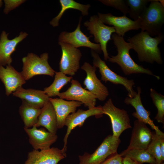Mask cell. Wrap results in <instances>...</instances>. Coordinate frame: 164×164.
Segmentation results:
<instances>
[{
  "instance_id": "obj_35",
  "label": "cell",
  "mask_w": 164,
  "mask_h": 164,
  "mask_svg": "<svg viewBox=\"0 0 164 164\" xmlns=\"http://www.w3.org/2000/svg\"><path fill=\"white\" fill-rule=\"evenodd\" d=\"M123 162L124 164H138V163L128 157H123Z\"/></svg>"
},
{
  "instance_id": "obj_13",
  "label": "cell",
  "mask_w": 164,
  "mask_h": 164,
  "mask_svg": "<svg viewBox=\"0 0 164 164\" xmlns=\"http://www.w3.org/2000/svg\"><path fill=\"white\" fill-rule=\"evenodd\" d=\"M100 20L104 24L112 26L115 30L116 34L123 37L125 33L131 30H138L140 29V17L134 21L127 17L125 15L117 16L110 13L103 14L98 13Z\"/></svg>"
},
{
  "instance_id": "obj_18",
  "label": "cell",
  "mask_w": 164,
  "mask_h": 164,
  "mask_svg": "<svg viewBox=\"0 0 164 164\" xmlns=\"http://www.w3.org/2000/svg\"><path fill=\"white\" fill-rule=\"evenodd\" d=\"M152 137V133L146 124L136 120L134 122L130 143L126 149H147Z\"/></svg>"
},
{
  "instance_id": "obj_5",
  "label": "cell",
  "mask_w": 164,
  "mask_h": 164,
  "mask_svg": "<svg viewBox=\"0 0 164 164\" xmlns=\"http://www.w3.org/2000/svg\"><path fill=\"white\" fill-rule=\"evenodd\" d=\"M119 138L109 135L92 154L85 152L79 155V164H101L112 155L117 152L121 142Z\"/></svg>"
},
{
  "instance_id": "obj_38",
  "label": "cell",
  "mask_w": 164,
  "mask_h": 164,
  "mask_svg": "<svg viewBox=\"0 0 164 164\" xmlns=\"http://www.w3.org/2000/svg\"><path fill=\"white\" fill-rule=\"evenodd\" d=\"M161 164H164V162H162Z\"/></svg>"
},
{
  "instance_id": "obj_36",
  "label": "cell",
  "mask_w": 164,
  "mask_h": 164,
  "mask_svg": "<svg viewBox=\"0 0 164 164\" xmlns=\"http://www.w3.org/2000/svg\"><path fill=\"white\" fill-rule=\"evenodd\" d=\"M3 2L2 0H0V8L2 6V5Z\"/></svg>"
},
{
  "instance_id": "obj_24",
  "label": "cell",
  "mask_w": 164,
  "mask_h": 164,
  "mask_svg": "<svg viewBox=\"0 0 164 164\" xmlns=\"http://www.w3.org/2000/svg\"><path fill=\"white\" fill-rule=\"evenodd\" d=\"M41 111V108L32 106L22 101L19 111L24 123V128L33 127L37 122Z\"/></svg>"
},
{
  "instance_id": "obj_27",
  "label": "cell",
  "mask_w": 164,
  "mask_h": 164,
  "mask_svg": "<svg viewBox=\"0 0 164 164\" xmlns=\"http://www.w3.org/2000/svg\"><path fill=\"white\" fill-rule=\"evenodd\" d=\"M54 80L49 87H45L43 91L49 97L58 96L61 89L70 82L73 79L71 76L67 77L61 72H55Z\"/></svg>"
},
{
  "instance_id": "obj_9",
  "label": "cell",
  "mask_w": 164,
  "mask_h": 164,
  "mask_svg": "<svg viewBox=\"0 0 164 164\" xmlns=\"http://www.w3.org/2000/svg\"><path fill=\"white\" fill-rule=\"evenodd\" d=\"M58 44L62 50L59 63L60 71L66 75L73 76L80 68L81 53L79 49L70 44L61 42H58Z\"/></svg>"
},
{
  "instance_id": "obj_21",
  "label": "cell",
  "mask_w": 164,
  "mask_h": 164,
  "mask_svg": "<svg viewBox=\"0 0 164 164\" xmlns=\"http://www.w3.org/2000/svg\"><path fill=\"white\" fill-rule=\"evenodd\" d=\"M137 90V94L134 97H126L124 100V103L126 104L131 105L135 108V111L132 114L137 120L149 125L155 132L161 131L158 127L154 124L153 121L150 118V112L147 110L142 104L141 97V88L138 87Z\"/></svg>"
},
{
  "instance_id": "obj_4",
  "label": "cell",
  "mask_w": 164,
  "mask_h": 164,
  "mask_svg": "<svg viewBox=\"0 0 164 164\" xmlns=\"http://www.w3.org/2000/svg\"><path fill=\"white\" fill-rule=\"evenodd\" d=\"M48 54L44 53L40 56L33 53H29L22 58V70L20 72L25 80L35 76L45 75L53 77L55 71L48 62Z\"/></svg>"
},
{
  "instance_id": "obj_32",
  "label": "cell",
  "mask_w": 164,
  "mask_h": 164,
  "mask_svg": "<svg viewBox=\"0 0 164 164\" xmlns=\"http://www.w3.org/2000/svg\"><path fill=\"white\" fill-rule=\"evenodd\" d=\"M5 8L4 13L8 14L10 11L15 9L25 2L24 0H4Z\"/></svg>"
},
{
  "instance_id": "obj_11",
  "label": "cell",
  "mask_w": 164,
  "mask_h": 164,
  "mask_svg": "<svg viewBox=\"0 0 164 164\" xmlns=\"http://www.w3.org/2000/svg\"><path fill=\"white\" fill-rule=\"evenodd\" d=\"M71 84L66 91L60 93V98L69 101L80 102L86 107L91 109L94 108L96 104V96L88 91L83 88L79 82L72 79Z\"/></svg>"
},
{
  "instance_id": "obj_14",
  "label": "cell",
  "mask_w": 164,
  "mask_h": 164,
  "mask_svg": "<svg viewBox=\"0 0 164 164\" xmlns=\"http://www.w3.org/2000/svg\"><path fill=\"white\" fill-rule=\"evenodd\" d=\"M82 19L80 17L77 26L74 31L72 32L63 31L60 34L58 42L68 43L77 48L82 46L87 47L98 53H101L102 50L100 45L91 42L90 37L87 36L81 31L80 26Z\"/></svg>"
},
{
  "instance_id": "obj_34",
  "label": "cell",
  "mask_w": 164,
  "mask_h": 164,
  "mask_svg": "<svg viewBox=\"0 0 164 164\" xmlns=\"http://www.w3.org/2000/svg\"><path fill=\"white\" fill-rule=\"evenodd\" d=\"M160 153L162 161H164V135L161 138L160 144Z\"/></svg>"
},
{
  "instance_id": "obj_26",
  "label": "cell",
  "mask_w": 164,
  "mask_h": 164,
  "mask_svg": "<svg viewBox=\"0 0 164 164\" xmlns=\"http://www.w3.org/2000/svg\"><path fill=\"white\" fill-rule=\"evenodd\" d=\"M120 154L122 157L129 158L137 163L157 164L154 157L146 149H125Z\"/></svg>"
},
{
  "instance_id": "obj_30",
  "label": "cell",
  "mask_w": 164,
  "mask_h": 164,
  "mask_svg": "<svg viewBox=\"0 0 164 164\" xmlns=\"http://www.w3.org/2000/svg\"><path fill=\"white\" fill-rule=\"evenodd\" d=\"M150 95L157 110V113L155 119L158 122L164 124V96L152 88L150 89Z\"/></svg>"
},
{
  "instance_id": "obj_23",
  "label": "cell",
  "mask_w": 164,
  "mask_h": 164,
  "mask_svg": "<svg viewBox=\"0 0 164 164\" xmlns=\"http://www.w3.org/2000/svg\"><path fill=\"white\" fill-rule=\"evenodd\" d=\"M34 126L43 127L49 132L56 134L58 129L57 117L54 107L50 101L41 108L38 121Z\"/></svg>"
},
{
  "instance_id": "obj_15",
  "label": "cell",
  "mask_w": 164,
  "mask_h": 164,
  "mask_svg": "<svg viewBox=\"0 0 164 164\" xmlns=\"http://www.w3.org/2000/svg\"><path fill=\"white\" fill-rule=\"evenodd\" d=\"M62 149L52 147L40 151L33 149L28 153L24 164H57L65 158Z\"/></svg>"
},
{
  "instance_id": "obj_20",
  "label": "cell",
  "mask_w": 164,
  "mask_h": 164,
  "mask_svg": "<svg viewBox=\"0 0 164 164\" xmlns=\"http://www.w3.org/2000/svg\"><path fill=\"white\" fill-rule=\"evenodd\" d=\"M56 114L58 129L63 128L64 126L65 119L70 114L76 111L77 108L82 103L74 101H66L60 98H49Z\"/></svg>"
},
{
  "instance_id": "obj_29",
  "label": "cell",
  "mask_w": 164,
  "mask_h": 164,
  "mask_svg": "<svg viewBox=\"0 0 164 164\" xmlns=\"http://www.w3.org/2000/svg\"><path fill=\"white\" fill-rule=\"evenodd\" d=\"M164 135L161 131L152 133V139L146 149L154 157L157 164H161L164 162L162 160L160 149L161 138Z\"/></svg>"
},
{
  "instance_id": "obj_10",
  "label": "cell",
  "mask_w": 164,
  "mask_h": 164,
  "mask_svg": "<svg viewBox=\"0 0 164 164\" xmlns=\"http://www.w3.org/2000/svg\"><path fill=\"white\" fill-rule=\"evenodd\" d=\"M103 114L104 112L102 106H99L87 110L79 109L76 112L71 113L67 116L64 123V125L67 127V131L63 140L64 146L61 149L65 157H66L67 140L72 130L77 126H82L86 120L89 117L93 116L99 117Z\"/></svg>"
},
{
  "instance_id": "obj_17",
  "label": "cell",
  "mask_w": 164,
  "mask_h": 164,
  "mask_svg": "<svg viewBox=\"0 0 164 164\" xmlns=\"http://www.w3.org/2000/svg\"><path fill=\"white\" fill-rule=\"evenodd\" d=\"M8 33L3 31L0 36V65L3 66L11 65V56L15 50L18 44L28 35L26 32H21L18 36L12 39L8 38Z\"/></svg>"
},
{
  "instance_id": "obj_2",
  "label": "cell",
  "mask_w": 164,
  "mask_h": 164,
  "mask_svg": "<svg viewBox=\"0 0 164 164\" xmlns=\"http://www.w3.org/2000/svg\"><path fill=\"white\" fill-rule=\"evenodd\" d=\"M111 38L117 48L118 54L115 56L109 57L108 60L109 61L117 64L125 75L145 73L154 76L158 80L160 79L159 77L154 74L149 69L144 68L134 61L129 54V51L132 49L131 45L130 43L125 41L123 37L114 33Z\"/></svg>"
},
{
  "instance_id": "obj_37",
  "label": "cell",
  "mask_w": 164,
  "mask_h": 164,
  "mask_svg": "<svg viewBox=\"0 0 164 164\" xmlns=\"http://www.w3.org/2000/svg\"><path fill=\"white\" fill-rule=\"evenodd\" d=\"M138 164H143L140 163H138Z\"/></svg>"
},
{
  "instance_id": "obj_6",
  "label": "cell",
  "mask_w": 164,
  "mask_h": 164,
  "mask_svg": "<svg viewBox=\"0 0 164 164\" xmlns=\"http://www.w3.org/2000/svg\"><path fill=\"white\" fill-rule=\"evenodd\" d=\"M91 54L93 57V66L99 68L101 80L105 83L109 81L114 84L122 85L127 91L128 97L133 98L135 96L137 93L133 89V87L135 84L133 80H129L113 71L105 62L101 59L98 54L94 50H91Z\"/></svg>"
},
{
  "instance_id": "obj_19",
  "label": "cell",
  "mask_w": 164,
  "mask_h": 164,
  "mask_svg": "<svg viewBox=\"0 0 164 164\" xmlns=\"http://www.w3.org/2000/svg\"><path fill=\"white\" fill-rule=\"evenodd\" d=\"M0 79L4 84L5 94L9 96L26 83L20 72L10 65L5 68L0 65Z\"/></svg>"
},
{
  "instance_id": "obj_31",
  "label": "cell",
  "mask_w": 164,
  "mask_h": 164,
  "mask_svg": "<svg viewBox=\"0 0 164 164\" xmlns=\"http://www.w3.org/2000/svg\"><path fill=\"white\" fill-rule=\"evenodd\" d=\"M99 1L104 5L120 10L123 14L124 15H126L128 13L129 8L125 0H100Z\"/></svg>"
},
{
  "instance_id": "obj_7",
  "label": "cell",
  "mask_w": 164,
  "mask_h": 164,
  "mask_svg": "<svg viewBox=\"0 0 164 164\" xmlns=\"http://www.w3.org/2000/svg\"><path fill=\"white\" fill-rule=\"evenodd\" d=\"M84 25L90 33L94 36V41L100 45L104 60H107L109 57L107 49V44L111 39L112 34L115 32L114 27L105 25L96 15L91 16L89 21L85 22Z\"/></svg>"
},
{
  "instance_id": "obj_28",
  "label": "cell",
  "mask_w": 164,
  "mask_h": 164,
  "mask_svg": "<svg viewBox=\"0 0 164 164\" xmlns=\"http://www.w3.org/2000/svg\"><path fill=\"white\" fill-rule=\"evenodd\" d=\"M126 3L129 7L128 14L134 21L138 19L147 7L149 0H126Z\"/></svg>"
},
{
  "instance_id": "obj_1",
  "label": "cell",
  "mask_w": 164,
  "mask_h": 164,
  "mask_svg": "<svg viewBox=\"0 0 164 164\" xmlns=\"http://www.w3.org/2000/svg\"><path fill=\"white\" fill-rule=\"evenodd\" d=\"M164 38L162 33L152 37L146 31H141L128 38L127 41L130 43L132 49L137 53L140 61L150 63L155 62L162 65L163 61L158 45Z\"/></svg>"
},
{
  "instance_id": "obj_22",
  "label": "cell",
  "mask_w": 164,
  "mask_h": 164,
  "mask_svg": "<svg viewBox=\"0 0 164 164\" xmlns=\"http://www.w3.org/2000/svg\"><path fill=\"white\" fill-rule=\"evenodd\" d=\"M12 94L14 96L20 98L29 104L40 108H42L49 101L50 97L43 91L25 89L22 87Z\"/></svg>"
},
{
  "instance_id": "obj_16",
  "label": "cell",
  "mask_w": 164,
  "mask_h": 164,
  "mask_svg": "<svg viewBox=\"0 0 164 164\" xmlns=\"http://www.w3.org/2000/svg\"><path fill=\"white\" fill-rule=\"evenodd\" d=\"M24 129L29 137V142L34 149H49L57 139L56 134L47 131L43 128L38 129L34 126L32 128H24Z\"/></svg>"
},
{
  "instance_id": "obj_3",
  "label": "cell",
  "mask_w": 164,
  "mask_h": 164,
  "mask_svg": "<svg viewBox=\"0 0 164 164\" xmlns=\"http://www.w3.org/2000/svg\"><path fill=\"white\" fill-rule=\"evenodd\" d=\"M140 18L141 31H146L151 36L162 33L164 23V7L159 0H151L149 6L142 14Z\"/></svg>"
},
{
  "instance_id": "obj_33",
  "label": "cell",
  "mask_w": 164,
  "mask_h": 164,
  "mask_svg": "<svg viewBox=\"0 0 164 164\" xmlns=\"http://www.w3.org/2000/svg\"><path fill=\"white\" fill-rule=\"evenodd\" d=\"M123 157L116 152L110 156L101 164H124Z\"/></svg>"
},
{
  "instance_id": "obj_12",
  "label": "cell",
  "mask_w": 164,
  "mask_h": 164,
  "mask_svg": "<svg viewBox=\"0 0 164 164\" xmlns=\"http://www.w3.org/2000/svg\"><path fill=\"white\" fill-rule=\"evenodd\" d=\"M81 68L87 74L83 82L85 89L95 95L99 100L104 101L109 95V91L107 87L97 78L95 73L96 68L85 62Z\"/></svg>"
},
{
  "instance_id": "obj_8",
  "label": "cell",
  "mask_w": 164,
  "mask_h": 164,
  "mask_svg": "<svg viewBox=\"0 0 164 164\" xmlns=\"http://www.w3.org/2000/svg\"><path fill=\"white\" fill-rule=\"evenodd\" d=\"M102 108L104 114L108 115L110 118L113 137L119 138L124 131L132 128L127 112L115 107L111 98L102 106Z\"/></svg>"
},
{
  "instance_id": "obj_25",
  "label": "cell",
  "mask_w": 164,
  "mask_h": 164,
  "mask_svg": "<svg viewBox=\"0 0 164 164\" xmlns=\"http://www.w3.org/2000/svg\"><path fill=\"white\" fill-rule=\"evenodd\" d=\"M61 8L58 14L50 22L53 27L58 26L59 21L64 12L69 9H73L80 11L83 16L87 15L88 10L90 7V4L83 5L78 3L73 0H60Z\"/></svg>"
}]
</instances>
